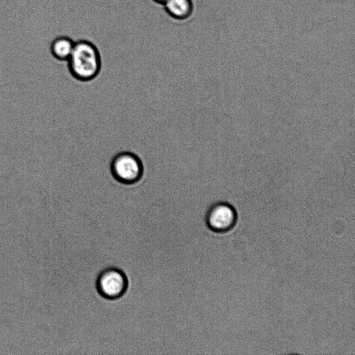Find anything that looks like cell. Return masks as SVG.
<instances>
[{
    "label": "cell",
    "mask_w": 355,
    "mask_h": 355,
    "mask_svg": "<svg viewBox=\"0 0 355 355\" xmlns=\"http://www.w3.org/2000/svg\"><path fill=\"white\" fill-rule=\"evenodd\" d=\"M67 62L71 75L81 82L92 80L97 77L101 69L99 50L88 40H79L75 42Z\"/></svg>",
    "instance_id": "cell-1"
},
{
    "label": "cell",
    "mask_w": 355,
    "mask_h": 355,
    "mask_svg": "<svg viewBox=\"0 0 355 355\" xmlns=\"http://www.w3.org/2000/svg\"><path fill=\"white\" fill-rule=\"evenodd\" d=\"M144 165L139 157L134 153L123 151L116 154L110 163V172L114 179L123 184L132 185L141 180L144 175Z\"/></svg>",
    "instance_id": "cell-2"
},
{
    "label": "cell",
    "mask_w": 355,
    "mask_h": 355,
    "mask_svg": "<svg viewBox=\"0 0 355 355\" xmlns=\"http://www.w3.org/2000/svg\"><path fill=\"white\" fill-rule=\"evenodd\" d=\"M96 286L101 296L107 300H116L125 293L128 279L121 270L110 267L99 273Z\"/></svg>",
    "instance_id": "cell-3"
},
{
    "label": "cell",
    "mask_w": 355,
    "mask_h": 355,
    "mask_svg": "<svg viewBox=\"0 0 355 355\" xmlns=\"http://www.w3.org/2000/svg\"><path fill=\"white\" fill-rule=\"evenodd\" d=\"M236 219V211L233 206L221 201L211 205L205 216L208 227L218 233L230 230L234 226Z\"/></svg>",
    "instance_id": "cell-4"
},
{
    "label": "cell",
    "mask_w": 355,
    "mask_h": 355,
    "mask_svg": "<svg viewBox=\"0 0 355 355\" xmlns=\"http://www.w3.org/2000/svg\"><path fill=\"white\" fill-rule=\"evenodd\" d=\"M162 6L165 12L176 20L187 19L193 11L192 0H166Z\"/></svg>",
    "instance_id": "cell-5"
},
{
    "label": "cell",
    "mask_w": 355,
    "mask_h": 355,
    "mask_svg": "<svg viewBox=\"0 0 355 355\" xmlns=\"http://www.w3.org/2000/svg\"><path fill=\"white\" fill-rule=\"evenodd\" d=\"M75 41L66 35L55 37L51 43V55L58 60L66 61L73 49Z\"/></svg>",
    "instance_id": "cell-6"
},
{
    "label": "cell",
    "mask_w": 355,
    "mask_h": 355,
    "mask_svg": "<svg viewBox=\"0 0 355 355\" xmlns=\"http://www.w3.org/2000/svg\"><path fill=\"white\" fill-rule=\"evenodd\" d=\"M154 2L162 5L166 0H153Z\"/></svg>",
    "instance_id": "cell-7"
}]
</instances>
